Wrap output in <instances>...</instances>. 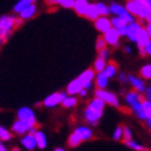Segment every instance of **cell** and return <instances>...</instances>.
Listing matches in <instances>:
<instances>
[{"label": "cell", "instance_id": "7402d4cb", "mask_svg": "<svg viewBox=\"0 0 151 151\" xmlns=\"http://www.w3.org/2000/svg\"><path fill=\"white\" fill-rule=\"evenodd\" d=\"M85 17H86L87 20L93 21V22L100 17L99 11H97V7H96V4H88L87 10H86V12H85Z\"/></svg>", "mask_w": 151, "mask_h": 151}, {"label": "cell", "instance_id": "277c9868", "mask_svg": "<svg viewBox=\"0 0 151 151\" xmlns=\"http://www.w3.org/2000/svg\"><path fill=\"white\" fill-rule=\"evenodd\" d=\"M17 119L21 120V122H25L26 124H28L29 127H37L38 122H37V117H36V113L31 107H24L19 108L17 111Z\"/></svg>", "mask_w": 151, "mask_h": 151}, {"label": "cell", "instance_id": "ac0fdd59", "mask_svg": "<svg viewBox=\"0 0 151 151\" xmlns=\"http://www.w3.org/2000/svg\"><path fill=\"white\" fill-rule=\"evenodd\" d=\"M82 88H84V87H82V85L79 82V80L78 79H74L73 81H70V84L66 86L65 92L69 95V96H75V95H79Z\"/></svg>", "mask_w": 151, "mask_h": 151}, {"label": "cell", "instance_id": "8fae6325", "mask_svg": "<svg viewBox=\"0 0 151 151\" xmlns=\"http://www.w3.org/2000/svg\"><path fill=\"white\" fill-rule=\"evenodd\" d=\"M29 129H31V127H29L28 124H26L25 122H21V120H19V119L15 120V122L12 123V125H11V133L21 135V137L28 134Z\"/></svg>", "mask_w": 151, "mask_h": 151}, {"label": "cell", "instance_id": "7c38bea8", "mask_svg": "<svg viewBox=\"0 0 151 151\" xmlns=\"http://www.w3.org/2000/svg\"><path fill=\"white\" fill-rule=\"evenodd\" d=\"M95 27H96V29L99 32L104 35L106 32H108L109 29L112 28L111 19H108V17H99L95 21Z\"/></svg>", "mask_w": 151, "mask_h": 151}, {"label": "cell", "instance_id": "836d02e7", "mask_svg": "<svg viewBox=\"0 0 151 151\" xmlns=\"http://www.w3.org/2000/svg\"><path fill=\"white\" fill-rule=\"evenodd\" d=\"M53 4H58L59 6L64 7V9H74L75 0H57V1H52Z\"/></svg>", "mask_w": 151, "mask_h": 151}, {"label": "cell", "instance_id": "d6986e66", "mask_svg": "<svg viewBox=\"0 0 151 151\" xmlns=\"http://www.w3.org/2000/svg\"><path fill=\"white\" fill-rule=\"evenodd\" d=\"M150 41H151V38H150L147 31H146L144 27H141L140 32H139V35H138V38H137V44H138L139 49H144V47L146 46V44H147Z\"/></svg>", "mask_w": 151, "mask_h": 151}, {"label": "cell", "instance_id": "c3c4849f", "mask_svg": "<svg viewBox=\"0 0 151 151\" xmlns=\"http://www.w3.org/2000/svg\"><path fill=\"white\" fill-rule=\"evenodd\" d=\"M145 29L147 31V33H149V36H150V38H151V25H147V26L145 27Z\"/></svg>", "mask_w": 151, "mask_h": 151}, {"label": "cell", "instance_id": "db71d44e", "mask_svg": "<svg viewBox=\"0 0 151 151\" xmlns=\"http://www.w3.org/2000/svg\"><path fill=\"white\" fill-rule=\"evenodd\" d=\"M150 55H151V53H150Z\"/></svg>", "mask_w": 151, "mask_h": 151}, {"label": "cell", "instance_id": "5bb4252c", "mask_svg": "<svg viewBox=\"0 0 151 151\" xmlns=\"http://www.w3.org/2000/svg\"><path fill=\"white\" fill-rule=\"evenodd\" d=\"M141 29V25L138 24V22H134V24L128 25V32H127V37L129 38V41L137 43V38H138V35Z\"/></svg>", "mask_w": 151, "mask_h": 151}, {"label": "cell", "instance_id": "e575fe53", "mask_svg": "<svg viewBox=\"0 0 151 151\" xmlns=\"http://www.w3.org/2000/svg\"><path fill=\"white\" fill-rule=\"evenodd\" d=\"M125 144L129 146L130 149H133V150H135V151H149L144 145H140L139 142H137V141H133V140H130V141H127Z\"/></svg>", "mask_w": 151, "mask_h": 151}, {"label": "cell", "instance_id": "603a6c76", "mask_svg": "<svg viewBox=\"0 0 151 151\" xmlns=\"http://www.w3.org/2000/svg\"><path fill=\"white\" fill-rule=\"evenodd\" d=\"M104 106H106V103H104L102 100L97 99V97H93V99L88 102L87 107H90L91 109H93V111H96V112H101V113H103Z\"/></svg>", "mask_w": 151, "mask_h": 151}, {"label": "cell", "instance_id": "f907efd6", "mask_svg": "<svg viewBox=\"0 0 151 151\" xmlns=\"http://www.w3.org/2000/svg\"><path fill=\"white\" fill-rule=\"evenodd\" d=\"M124 50H125V53H130V52H132V48H130V47H125Z\"/></svg>", "mask_w": 151, "mask_h": 151}, {"label": "cell", "instance_id": "ffe728a7", "mask_svg": "<svg viewBox=\"0 0 151 151\" xmlns=\"http://www.w3.org/2000/svg\"><path fill=\"white\" fill-rule=\"evenodd\" d=\"M88 1L87 0H75V5H74V10L76 12V15L79 16H85V12L87 10L88 6Z\"/></svg>", "mask_w": 151, "mask_h": 151}, {"label": "cell", "instance_id": "5b68a950", "mask_svg": "<svg viewBox=\"0 0 151 151\" xmlns=\"http://www.w3.org/2000/svg\"><path fill=\"white\" fill-rule=\"evenodd\" d=\"M95 97L102 100L106 104L113 106V107H119L120 106L118 96L116 93L111 92V91H107V90H96L95 91Z\"/></svg>", "mask_w": 151, "mask_h": 151}, {"label": "cell", "instance_id": "ee69618b", "mask_svg": "<svg viewBox=\"0 0 151 151\" xmlns=\"http://www.w3.org/2000/svg\"><path fill=\"white\" fill-rule=\"evenodd\" d=\"M144 50H145V54H150V53H151V41L144 47Z\"/></svg>", "mask_w": 151, "mask_h": 151}, {"label": "cell", "instance_id": "4316f807", "mask_svg": "<svg viewBox=\"0 0 151 151\" xmlns=\"http://www.w3.org/2000/svg\"><path fill=\"white\" fill-rule=\"evenodd\" d=\"M12 137L14 135H12L10 129H7V128L4 125H0V141L5 144L6 141H10L12 139Z\"/></svg>", "mask_w": 151, "mask_h": 151}, {"label": "cell", "instance_id": "bcb514c9", "mask_svg": "<svg viewBox=\"0 0 151 151\" xmlns=\"http://www.w3.org/2000/svg\"><path fill=\"white\" fill-rule=\"evenodd\" d=\"M0 151H9V150H7V147H6V145L4 144V142H1V141H0Z\"/></svg>", "mask_w": 151, "mask_h": 151}, {"label": "cell", "instance_id": "f1b7e54d", "mask_svg": "<svg viewBox=\"0 0 151 151\" xmlns=\"http://www.w3.org/2000/svg\"><path fill=\"white\" fill-rule=\"evenodd\" d=\"M106 65H107V62H106V60L100 59V58H96V60L93 62V71L97 73V74L103 73Z\"/></svg>", "mask_w": 151, "mask_h": 151}, {"label": "cell", "instance_id": "ab89813d", "mask_svg": "<svg viewBox=\"0 0 151 151\" xmlns=\"http://www.w3.org/2000/svg\"><path fill=\"white\" fill-rule=\"evenodd\" d=\"M97 58L103 59V60H106V62H107V59L109 58V50H108L107 48L102 49L101 52H99V57H97Z\"/></svg>", "mask_w": 151, "mask_h": 151}, {"label": "cell", "instance_id": "7bdbcfd3", "mask_svg": "<svg viewBox=\"0 0 151 151\" xmlns=\"http://www.w3.org/2000/svg\"><path fill=\"white\" fill-rule=\"evenodd\" d=\"M145 96H146V100L151 102V87H147L145 90Z\"/></svg>", "mask_w": 151, "mask_h": 151}, {"label": "cell", "instance_id": "9a60e30c", "mask_svg": "<svg viewBox=\"0 0 151 151\" xmlns=\"http://www.w3.org/2000/svg\"><path fill=\"white\" fill-rule=\"evenodd\" d=\"M35 140H36V144H37V149H41L44 150L48 145V139H47V135L43 130L38 129L35 133Z\"/></svg>", "mask_w": 151, "mask_h": 151}, {"label": "cell", "instance_id": "ba28073f", "mask_svg": "<svg viewBox=\"0 0 151 151\" xmlns=\"http://www.w3.org/2000/svg\"><path fill=\"white\" fill-rule=\"evenodd\" d=\"M103 113L101 112H96L93 109H91L90 107H87L84 109V118H85V122L90 125H96L97 123H99V120L102 118Z\"/></svg>", "mask_w": 151, "mask_h": 151}, {"label": "cell", "instance_id": "2e32d148", "mask_svg": "<svg viewBox=\"0 0 151 151\" xmlns=\"http://www.w3.org/2000/svg\"><path fill=\"white\" fill-rule=\"evenodd\" d=\"M128 81L132 84V86L134 87V90L137 91L138 93H142V92H145V84H144V81H142L141 79L137 78V76H134V75H128Z\"/></svg>", "mask_w": 151, "mask_h": 151}, {"label": "cell", "instance_id": "f5cc1de1", "mask_svg": "<svg viewBox=\"0 0 151 151\" xmlns=\"http://www.w3.org/2000/svg\"><path fill=\"white\" fill-rule=\"evenodd\" d=\"M11 151H22V150H21V149H19V147H14Z\"/></svg>", "mask_w": 151, "mask_h": 151}, {"label": "cell", "instance_id": "44dd1931", "mask_svg": "<svg viewBox=\"0 0 151 151\" xmlns=\"http://www.w3.org/2000/svg\"><path fill=\"white\" fill-rule=\"evenodd\" d=\"M117 73H118V66H117V64L116 63H113V62H111V63H108L107 65H106V68H104V70H103V75L107 79H111V78H114L116 75H117Z\"/></svg>", "mask_w": 151, "mask_h": 151}, {"label": "cell", "instance_id": "9c48e42d", "mask_svg": "<svg viewBox=\"0 0 151 151\" xmlns=\"http://www.w3.org/2000/svg\"><path fill=\"white\" fill-rule=\"evenodd\" d=\"M74 133L78 135V137L81 139V141H86V140H90L92 137H93V132L90 127L87 125H79L74 129Z\"/></svg>", "mask_w": 151, "mask_h": 151}, {"label": "cell", "instance_id": "d6a6232c", "mask_svg": "<svg viewBox=\"0 0 151 151\" xmlns=\"http://www.w3.org/2000/svg\"><path fill=\"white\" fill-rule=\"evenodd\" d=\"M141 106H142V112H144V116H145L146 120L151 119V102L147 100H144Z\"/></svg>", "mask_w": 151, "mask_h": 151}, {"label": "cell", "instance_id": "60d3db41", "mask_svg": "<svg viewBox=\"0 0 151 151\" xmlns=\"http://www.w3.org/2000/svg\"><path fill=\"white\" fill-rule=\"evenodd\" d=\"M118 79H119V81L122 82V84H125V82H128V75H125L124 73H120Z\"/></svg>", "mask_w": 151, "mask_h": 151}, {"label": "cell", "instance_id": "b9f144b4", "mask_svg": "<svg viewBox=\"0 0 151 151\" xmlns=\"http://www.w3.org/2000/svg\"><path fill=\"white\" fill-rule=\"evenodd\" d=\"M117 32L119 33V36H120V37H122V36H127V32H128V26L117 29Z\"/></svg>", "mask_w": 151, "mask_h": 151}, {"label": "cell", "instance_id": "681fc988", "mask_svg": "<svg viewBox=\"0 0 151 151\" xmlns=\"http://www.w3.org/2000/svg\"><path fill=\"white\" fill-rule=\"evenodd\" d=\"M54 151H66V150H65L64 147H55Z\"/></svg>", "mask_w": 151, "mask_h": 151}, {"label": "cell", "instance_id": "484cf974", "mask_svg": "<svg viewBox=\"0 0 151 151\" xmlns=\"http://www.w3.org/2000/svg\"><path fill=\"white\" fill-rule=\"evenodd\" d=\"M33 3H35L33 0H20V1H17L16 4L14 5L12 11L16 14V15H19L22 10H25L28 5H31V4H33Z\"/></svg>", "mask_w": 151, "mask_h": 151}, {"label": "cell", "instance_id": "f35d334b", "mask_svg": "<svg viewBox=\"0 0 151 151\" xmlns=\"http://www.w3.org/2000/svg\"><path fill=\"white\" fill-rule=\"evenodd\" d=\"M106 46H107V44H106V41L103 38V36L99 37L97 41H96V49H97V52H101L102 49H104Z\"/></svg>", "mask_w": 151, "mask_h": 151}, {"label": "cell", "instance_id": "6da1fadb", "mask_svg": "<svg viewBox=\"0 0 151 151\" xmlns=\"http://www.w3.org/2000/svg\"><path fill=\"white\" fill-rule=\"evenodd\" d=\"M127 11L132 16H138L141 20H145L151 15V1L150 0H130L125 5Z\"/></svg>", "mask_w": 151, "mask_h": 151}, {"label": "cell", "instance_id": "52a82bcc", "mask_svg": "<svg viewBox=\"0 0 151 151\" xmlns=\"http://www.w3.org/2000/svg\"><path fill=\"white\" fill-rule=\"evenodd\" d=\"M95 76H96V74H95L93 69H87L84 73H81L76 79L82 85V87L85 90H87V91H90V88L92 87V81L95 80Z\"/></svg>", "mask_w": 151, "mask_h": 151}, {"label": "cell", "instance_id": "e0dca14e", "mask_svg": "<svg viewBox=\"0 0 151 151\" xmlns=\"http://www.w3.org/2000/svg\"><path fill=\"white\" fill-rule=\"evenodd\" d=\"M37 14V5L33 3V4H31V5H28L25 10H22L17 16L24 21V20H29V19H32L35 15Z\"/></svg>", "mask_w": 151, "mask_h": 151}, {"label": "cell", "instance_id": "3957f363", "mask_svg": "<svg viewBox=\"0 0 151 151\" xmlns=\"http://www.w3.org/2000/svg\"><path fill=\"white\" fill-rule=\"evenodd\" d=\"M142 97L140 93H138L137 91H130L125 95V102L128 106H130V108L133 109V112L135 113L139 119H142V120H146L145 116H144V112H142Z\"/></svg>", "mask_w": 151, "mask_h": 151}, {"label": "cell", "instance_id": "74e56055", "mask_svg": "<svg viewBox=\"0 0 151 151\" xmlns=\"http://www.w3.org/2000/svg\"><path fill=\"white\" fill-rule=\"evenodd\" d=\"M140 75L144 79H151V65H145L140 69Z\"/></svg>", "mask_w": 151, "mask_h": 151}, {"label": "cell", "instance_id": "d4e9b609", "mask_svg": "<svg viewBox=\"0 0 151 151\" xmlns=\"http://www.w3.org/2000/svg\"><path fill=\"white\" fill-rule=\"evenodd\" d=\"M109 12L113 14L117 17H120L124 12H127V9H125V6L120 5L118 3H112L111 6H109Z\"/></svg>", "mask_w": 151, "mask_h": 151}, {"label": "cell", "instance_id": "f546056e", "mask_svg": "<svg viewBox=\"0 0 151 151\" xmlns=\"http://www.w3.org/2000/svg\"><path fill=\"white\" fill-rule=\"evenodd\" d=\"M96 7H97V11H99L100 17H107L109 12V6H107L104 3H96Z\"/></svg>", "mask_w": 151, "mask_h": 151}, {"label": "cell", "instance_id": "7dc6e473", "mask_svg": "<svg viewBox=\"0 0 151 151\" xmlns=\"http://www.w3.org/2000/svg\"><path fill=\"white\" fill-rule=\"evenodd\" d=\"M5 41H6V40H5V37L3 36V33H1V32H0V44L5 43Z\"/></svg>", "mask_w": 151, "mask_h": 151}, {"label": "cell", "instance_id": "d590c367", "mask_svg": "<svg viewBox=\"0 0 151 151\" xmlns=\"http://www.w3.org/2000/svg\"><path fill=\"white\" fill-rule=\"evenodd\" d=\"M112 138L116 141H119V140L123 139V127L122 125H118L116 128L114 132H113V134H112Z\"/></svg>", "mask_w": 151, "mask_h": 151}, {"label": "cell", "instance_id": "83f0119b", "mask_svg": "<svg viewBox=\"0 0 151 151\" xmlns=\"http://www.w3.org/2000/svg\"><path fill=\"white\" fill-rule=\"evenodd\" d=\"M76 104H78V99H76V96H69V95H68L65 99L63 100V102H62V106H63L64 108H66V109L74 108Z\"/></svg>", "mask_w": 151, "mask_h": 151}, {"label": "cell", "instance_id": "30bf717a", "mask_svg": "<svg viewBox=\"0 0 151 151\" xmlns=\"http://www.w3.org/2000/svg\"><path fill=\"white\" fill-rule=\"evenodd\" d=\"M103 38H104V41H106V44H108V46H112V47H117L118 44H119L120 36H119V33L117 32V29L112 27L108 32H106V33L103 35Z\"/></svg>", "mask_w": 151, "mask_h": 151}, {"label": "cell", "instance_id": "8992f818", "mask_svg": "<svg viewBox=\"0 0 151 151\" xmlns=\"http://www.w3.org/2000/svg\"><path fill=\"white\" fill-rule=\"evenodd\" d=\"M68 96V93L65 91H60V92H54L52 95H48L46 99L43 100V106L47 108H54L57 107V106L62 104L63 100L65 99V97Z\"/></svg>", "mask_w": 151, "mask_h": 151}, {"label": "cell", "instance_id": "f6af8a7d", "mask_svg": "<svg viewBox=\"0 0 151 151\" xmlns=\"http://www.w3.org/2000/svg\"><path fill=\"white\" fill-rule=\"evenodd\" d=\"M87 93H88V91H87V90L82 88L81 91H80V93H79V96H80V97H82V99H84V97H86V96H87Z\"/></svg>", "mask_w": 151, "mask_h": 151}, {"label": "cell", "instance_id": "1f68e13d", "mask_svg": "<svg viewBox=\"0 0 151 151\" xmlns=\"http://www.w3.org/2000/svg\"><path fill=\"white\" fill-rule=\"evenodd\" d=\"M111 25H112L113 28H116V29H119V28H122V27L128 26V24H127V22L123 19L117 17V16H113L111 19Z\"/></svg>", "mask_w": 151, "mask_h": 151}, {"label": "cell", "instance_id": "4fadbf2b", "mask_svg": "<svg viewBox=\"0 0 151 151\" xmlns=\"http://www.w3.org/2000/svg\"><path fill=\"white\" fill-rule=\"evenodd\" d=\"M21 145L24 149L28 150V151H35L37 149V144H36V140H35V137L31 134H26L24 137H21Z\"/></svg>", "mask_w": 151, "mask_h": 151}, {"label": "cell", "instance_id": "7a4b0ae2", "mask_svg": "<svg viewBox=\"0 0 151 151\" xmlns=\"http://www.w3.org/2000/svg\"><path fill=\"white\" fill-rule=\"evenodd\" d=\"M22 24V20L16 16V15H4L0 17V32L3 33L5 40L10 37L11 32L16 27H19Z\"/></svg>", "mask_w": 151, "mask_h": 151}, {"label": "cell", "instance_id": "8d00e7d4", "mask_svg": "<svg viewBox=\"0 0 151 151\" xmlns=\"http://www.w3.org/2000/svg\"><path fill=\"white\" fill-rule=\"evenodd\" d=\"M123 140H124V142L133 140L132 130H130V128H129V127H127V125L123 127Z\"/></svg>", "mask_w": 151, "mask_h": 151}, {"label": "cell", "instance_id": "cb8c5ba5", "mask_svg": "<svg viewBox=\"0 0 151 151\" xmlns=\"http://www.w3.org/2000/svg\"><path fill=\"white\" fill-rule=\"evenodd\" d=\"M108 82H109V79L106 78L102 73L97 74L95 76V84L97 86V90H106V87L108 86Z\"/></svg>", "mask_w": 151, "mask_h": 151}, {"label": "cell", "instance_id": "816d5d0a", "mask_svg": "<svg viewBox=\"0 0 151 151\" xmlns=\"http://www.w3.org/2000/svg\"><path fill=\"white\" fill-rule=\"evenodd\" d=\"M146 124H147V127L151 129V119H147V120H146Z\"/></svg>", "mask_w": 151, "mask_h": 151}, {"label": "cell", "instance_id": "4dcf8cb0", "mask_svg": "<svg viewBox=\"0 0 151 151\" xmlns=\"http://www.w3.org/2000/svg\"><path fill=\"white\" fill-rule=\"evenodd\" d=\"M81 142H82L81 139L74 132L69 135V138H68V146H69V147H78Z\"/></svg>", "mask_w": 151, "mask_h": 151}]
</instances>
